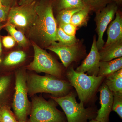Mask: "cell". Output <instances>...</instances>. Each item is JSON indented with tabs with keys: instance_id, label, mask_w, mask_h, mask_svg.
Listing matches in <instances>:
<instances>
[{
	"instance_id": "cell-6",
	"label": "cell",
	"mask_w": 122,
	"mask_h": 122,
	"mask_svg": "<svg viewBox=\"0 0 122 122\" xmlns=\"http://www.w3.org/2000/svg\"><path fill=\"white\" fill-rule=\"evenodd\" d=\"M15 87L11 107L18 120L26 121L30 114L31 102L28 98L27 73L19 69L15 73Z\"/></svg>"
},
{
	"instance_id": "cell-4",
	"label": "cell",
	"mask_w": 122,
	"mask_h": 122,
	"mask_svg": "<svg viewBox=\"0 0 122 122\" xmlns=\"http://www.w3.org/2000/svg\"><path fill=\"white\" fill-rule=\"evenodd\" d=\"M75 92L71 91L67 95L57 97L50 95L64 111L68 122H87L88 120L95 119L97 115V109L94 107L86 108L84 104L76 100Z\"/></svg>"
},
{
	"instance_id": "cell-17",
	"label": "cell",
	"mask_w": 122,
	"mask_h": 122,
	"mask_svg": "<svg viewBox=\"0 0 122 122\" xmlns=\"http://www.w3.org/2000/svg\"><path fill=\"white\" fill-rule=\"evenodd\" d=\"M103 82L113 93H122V69L106 77Z\"/></svg>"
},
{
	"instance_id": "cell-12",
	"label": "cell",
	"mask_w": 122,
	"mask_h": 122,
	"mask_svg": "<svg viewBox=\"0 0 122 122\" xmlns=\"http://www.w3.org/2000/svg\"><path fill=\"white\" fill-rule=\"evenodd\" d=\"M100 61L99 52L96 45V38L94 36L89 53L75 71L81 73L87 72V74L90 76H98Z\"/></svg>"
},
{
	"instance_id": "cell-7",
	"label": "cell",
	"mask_w": 122,
	"mask_h": 122,
	"mask_svg": "<svg viewBox=\"0 0 122 122\" xmlns=\"http://www.w3.org/2000/svg\"><path fill=\"white\" fill-rule=\"evenodd\" d=\"M34 50L33 60L26 69L37 73L41 72L64 79V71L59 63L46 50L33 42Z\"/></svg>"
},
{
	"instance_id": "cell-30",
	"label": "cell",
	"mask_w": 122,
	"mask_h": 122,
	"mask_svg": "<svg viewBox=\"0 0 122 122\" xmlns=\"http://www.w3.org/2000/svg\"><path fill=\"white\" fill-rule=\"evenodd\" d=\"M2 4L4 6L11 8L13 7L15 0H0Z\"/></svg>"
},
{
	"instance_id": "cell-25",
	"label": "cell",
	"mask_w": 122,
	"mask_h": 122,
	"mask_svg": "<svg viewBox=\"0 0 122 122\" xmlns=\"http://www.w3.org/2000/svg\"><path fill=\"white\" fill-rule=\"evenodd\" d=\"M57 37L59 44L63 45H72L77 43V40L75 36H71L64 32L59 27L57 31Z\"/></svg>"
},
{
	"instance_id": "cell-16",
	"label": "cell",
	"mask_w": 122,
	"mask_h": 122,
	"mask_svg": "<svg viewBox=\"0 0 122 122\" xmlns=\"http://www.w3.org/2000/svg\"><path fill=\"white\" fill-rule=\"evenodd\" d=\"M122 69V57L111 61H100L98 76L106 77Z\"/></svg>"
},
{
	"instance_id": "cell-31",
	"label": "cell",
	"mask_w": 122,
	"mask_h": 122,
	"mask_svg": "<svg viewBox=\"0 0 122 122\" xmlns=\"http://www.w3.org/2000/svg\"><path fill=\"white\" fill-rule=\"evenodd\" d=\"M35 0H20L19 2V5L28 4L34 1Z\"/></svg>"
},
{
	"instance_id": "cell-28",
	"label": "cell",
	"mask_w": 122,
	"mask_h": 122,
	"mask_svg": "<svg viewBox=\"0 0 122 122\" xmlns=\"http://www.w3.org/2000/svg\"><path fill=\"white\" fill-rule=\"evenodd\" d=\"M15 43V40L11 36H5L2 38V44L5 48L7 49H10L13 47Z\"/></svg>"
},
{
	"instance_id": "cell-29",
	"label": "cell",
	"mask_w": 122,
	"mask_h": 122,
	"mask_svg": "<svg viewBox=\"0 0 122 122\" xmlns=\"http://www.w3.org/2000/svg\"><path fill=\"white\" fill-rule=\"evenodd\" d=\"M10 8V7L3 5L0 9V24L7 20Z\"/></svg>"
},
{
	"instance_id": "cell-8",
	"label": "cell",
	"mask_w": 122,
	"mask_h": 122,
	"mask_svg": "<svg viewBox=\"0 0 122 122\" xmlns=\"http://www.w3.org/2000/svg\"><path fill=\"white\" fill-rule=\"evenodd\" d=\"M36 1L28 4L13 6L9 12L7 22L22 32L30 30L37 17Z\"/></svg>"
},
{
	"instance_id": "cell-21",
	"label": "cell",
	"mask_w": 122,
	"mask_h": 122,
	"mask_svg": "<svg viewBox=\"0 0 122 122\" xmlns=\"http://www.w3.org/2000/svg\"><path fill=\"white\" fill-rule=\"evenodd\" d=\"M85 6L82 0H57V8L58 11L68 9L85 8Z\"/></svg>"
},
{
	"instance_id": "cell-23",
	"label": "cell",
	"mask_w": 122,
	"mask_h": 122,
	"mask_svg": "<svg viewBox=\"0 0 122 122\" xmlns=\"http://www.w3.org/2000/svg\"><path fill=\"white\" fill-rule=\"evenodd\" d=\"M85 6L89 7L91 11H100L107 5L116 2V0H82Z\"/></svg>"
},
{
	"instance_id": "cell-5",
	"label": "cell",
	"mask_w": 122,
	"mask_h": 122,
	"mask_svg": "<svg viewBox=\"0 0 122 122\" xmlns=\"http://www.w3.org/2000/svg\"><path fill=\"white\" fill-rule=\"evenodd\" d=\"M31 97V108L28 122H68L64 112L57 108L52 99L46 100L41 96Z\"/></svg>"
},
{
	"instance_id": "cell-36",
	"label": "cell",
	"mask_w": 122,
	"mask_h": 122,
	"mask_svg": "<svg viewBox=\"0 0 122 122\" xmlns=\"http://www.w3.org/2000/svg\"><path fill=\"white\" fill-rule=\"evenodd\" d=\"M3 6V5L2 4V2H1V1L0 0V9Z\"/></svg>"
},
{
	"instance_id": "cell-24",
	"label": "cell",
	"mask_w": 122,
	"mask_h": 122,
	"mask_svg": "<svg viewBox=\"0 0 122 122\" xmlns=\"http://www.w3.org/2000/svg\"><path fill=\"white\" fill-rule=\"evenodd\" d=\"M10 106L0 107V122H17L16 117Z\"/></svg>"
},
{
	"instance_id": "cell-3",
	"label": "cell",
	"mask_w": 122,
	"mask_h": 122,
	"mask_svg": "<svg viewBox=\"0 0 122 122\" xmlns=\"http://www.w3.org/2000/svg\"><path fill=\"white\" fill-rule=\"evenodd\" d=\"M65 76L76 90L80 102L85 106L94 101L96 93L105 78L76 72L72 66L68 68Z\"/></svg>"
},
{
	"instance_id": "cell-26",
	"label": "cell",
	"mask_w": 122,
	"mask_h": 122,
	"mask_svg": "<svg viewBox=\"0 0 122 122\" xmlns=\"http://www.w3.org/2000/svg\"><path fill=\"white\" fill-rule=\"evenodd\" d=\"M114 99L112 110L118 114L121 119L122 118V93H113Z\"/></svg>"
},
{
	"instance_id": "cell-11",
	"label": "cell",
	"mask_w": 122,
	"mask_h": 122,
	"mask_svg": "<svg viewBox=\"0 0 122 122\" xmlns=\"http://www.w3.org/2000/svg\"><path fill=\"white\" fill-rule=\"evenodd\" d=\"M100 93V109L97 111L95 119L99 122H109V116L112 111L114 97L112 92L104 82L99 86L98 92Z\"/></svg>"
},
{
	"instance_id": "cell-34",
	"label": "cell",
	"mask_w": 122,
	"mask_h": 122,
	"mask_svg": "<svg viewBox=\"0 0 122 122\" xmlns=\"http://www.w3.org/2000/svg\"><path fill=\"white\" fill-rule=\"evenodd\" d=\"M98 122V121H97L95 120V119H92V120H90V122Z\"/></svg>"
},
{
	"instance_id": "cell-27",
	"label": "cell",
	"mask_w": 122,
	"mask_h": 122,
	"mask_svg": "<svg viewBox=\"0 0 122 122\" xmlns=\"http://www.w3.org/2000/svg\"><path fill=\"white\" fill-rule=\"evenodd\" d=\"M59 27L61 28L64 32L67 35L71 36H75L77 27L75 26L71 23L61 24L59 25Z\"/></svg>"
},
{
	"instance_id": "cell-19",
	"label": "cell",
	"mask_w": 122,
	"mask_h": 122,
	"mask_svg": "<svg viewBox=\"0 0 122 122\" xmlns=\"http://www.w3.org/2000/svg\"><path fill=\"white\" fill-rule=\"evenodd\" d=\"M26 57V53L24 51H13L9 54L5 58L3 61V64L5 66H14L22 63L25 61Z\"/></svg>"
},
{
	"instance_id": "cell-32",
	"label": "cell",
	"mask_w": 122,
	"mask_h": 122,
	"mask_svg": "<svg viewBox=\"0 0 122 122\" xmlns=\"http://www.w3.org/2000/svg\"><path fill=\"white\" fill-rule=\"evenodd\" d=\"M5 25H3L1 24H0V63L1 62V59L0 58V55L1 54V51H2V45H1V39L0 33L1 31L2 28Z\"/></svg>"
},
{
	"instance_id": "cell-33",
	"label": "cell",
	"mask_w": 122,
	"mask_h": 122,
	"mask_svg": "<svg viewBox=\"0 0 122 122\" xmlns=\"http://www.w3.org/2000/svg\"><path fill=\"white\" fill-rule=\"evenodd\" d=\"M117 4H121L122 2V0H116Z\"/></svg>"
},
{
	"instance_id": "cell-18",
	"label": "cell",
	"mask_w": 122,
	"mask_h": 122,
	"mask_svg": "<svg viewBox=\"0 0 122 122\" xmlns=\"http://www.w3.org/2000/svg\"><path fill=\"white\" fill-rule=\"evenodd\" d=\"M91 11L89 8L86 6L73 15L70 23L77 27L86 26L87 25L89 14Z\"/></svg>"
},
{
	"instance_id": "cell-15",
	"label": "cell",
	"mask_w": 122,
	"mask_h": 122,
	"mask_svg": "<svg viewBox=\"0 0 122 122\" xmlns=\"http://www.w3.org/2000/svg\"><path fill=\"white\" fill-rule=\"evenodd\" d=\"M99 52L100 61H107L122 57V40L103 46Z\"/></svg>"
},
{
	"instance_id": "cell-35",
	"label": "cell",
	"mask_w": 122,
	"mask_h": 122,
	"mask_svg": "<svg viewBox=\"0 0 122 122\" xmlns=\"http://www.w3.org/2000/svg\"><path fill=\"white\" fill-rule=\"evenodd\" d=\"M17 122H28V119L26 121H22V120H20V121H18Z\"/></svg>"
},
{
	"instance_id": "cell-22",
	"label": "cell",
	"mask_w": 122,
	"mask_h": 122,
	"mask_svg": "<svg viewBox=\"0 0 122 122\" xmlns=\"http://www.w3.org/2000/svg\"><path fill=\"white\" fill-rule=\"evenodd\" d=\"M81 9H68L59 11L57 17V22L59 25L70 23L73 15Z\"/></svg>"
},
{
	"instance_id": "cell-2",
	"label": "cell",
	"mask_w": 122,
	"mask_h": 122,
	"mask_svg": "<svg viewBox=\"0 0 122 122\" xmlns=\"http://www.w3.org/2000/svg\"><path fill=\"white\" fill-rule=\"evenodd\" d=\"M26 84L28 94L30 97L39 93H46L59 97L67 95L73 89L68 80L48 74L41 76L27 73Z\"/></svg>"
},
{
	"instance_id": "cell-10",
	"label": "cell",
	"mask_w": 122,
	"mask_h": 122,
	"mask_svg": "<svg viewBox=\"0 0 122 122\" xmlns=\"http://www.w3.org/2000/svg\"><path fill=\"white\" fill-rule=\"evenodd\" d=\"M47 49L57 55L63 66L66 68L73 62L78 61L81 56L78 43L68 45L55 42L48 46Z\"/></svg>"
},
{
	"instance_id": "cell-14",
	"label": "cell",
	"mask_w": 122,
	"mask_h": 122,
	"mask_svg": "<svg viewBox=\"0 0 122 122\" xmlns=\"http://www.w3.org/2000/svg\"><path fill=\"white\" fill-rule=\"evenodd\" d=\"M115 19L109 24L107 30V38L104 46H106L122 40V18L120 12L117 11Z\"/></svg>"
},
{
	"instance_id": "cell-9",
	"label": "cell",
	"mask_w": 122,
	"mask_h": 122,
	"mask_svg": "<svg viewBox=\"0 0 122 122\" xmlns=\"http://www.w3.org/2000/svg\"><path fill=\"white\" fill-rule=\"evenodd\" d=\"M118 4L116 2H112L96 12L95 20L96 23V32L98 35L96 45L99 51L102 49L105 45L103 34L118 10Z\"/></svg>"
},
{
	"instance_id": "cell-13",
	"label": "cell",
	"mask_w": 122,
	"mask_h": 122,
	"mask_svg": "<svg viewBox=\"0 0 122 122\" xmlns=\"http://www.w3.org/2000/svg\"><path fill=\"white\" fill-rule=\"evenodd\" d=\"M15 87V75L0 77V107L7 106L11 107Z\"/></svg>"
},
{
	"instance_id": "cell-20",
	"label": "cell",
	"mask_w": 122,
	"mask_h": 122,
	"mask_svg": "<svg viewBox=\"0 0 122 122\" xmlns=\"http://www.w3.org/2000/svg\"><path fill=\"white\" fill-rule=\"evenodd\" d=\"M5 27L8 32L19 46L22 47H25L27 46L28 41L23 33L17 30L14 26L10 24H6Z\"/></svg>"
},
{
	"instance_id": "cell-1",
	"label": "cell",
	"mask_w": 122,
	"mask_h": 122,
	"mask_svg": "<svg viewBox=\"0 0 122 122\" xmlns=\"http://www.w3.org/2000/svg\"><path fill=\"white\" fill-rule=\"evenodd\" d=\"M37 17L30 32L39 37L44 45L48 46L57 41L56 20L53 12L52 0H43L37 3Z\"/></svg>"
}]
</instances>
